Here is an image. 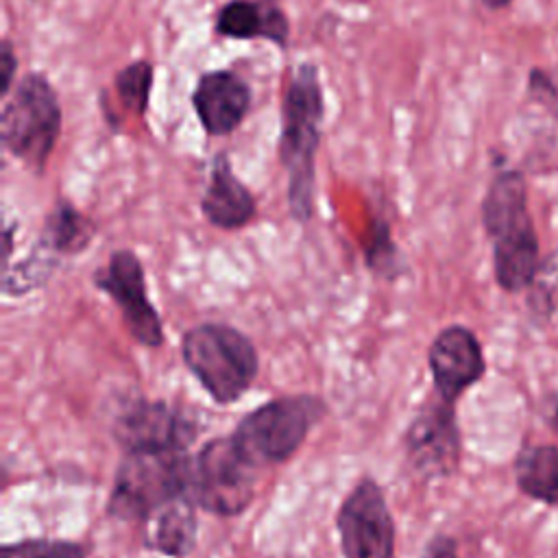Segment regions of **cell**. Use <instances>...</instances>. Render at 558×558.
I'll use <instances>...</instances> for the list:
<instances>
[{"label":"cell","instance_id":"obj_1","mask_svg":"<svg viewBox=\"0 0 558 558\" xmlns=\"http://www.w3.org/2000/svg\"><path fill=\"white\" fill-rule=\"evenodd\" d=\"M279 118L277 157L288 177V211L294 222L310 225L316 198V155L325 120V89L316 63L303 61L292 68L281 94Z\"/></svg>","mask_w":558,"mask_h":558},{"label":"cell","instance_id":"obj_2","mask_svg":"<svg viewBox=\"0 0 558 558\" xmlns=\"http://www.w3.org/2000/svg\"><path fill=\"white\" fill-rule=\"evenodd\" d=\"M482 227L493 248V275L504 292L527 290L541 266V244L527 207L523 172L501 168L493 174L482 205Z\"/></svg>","mask_w":558,"mask_h":558},{"label":"cell","instance_id":"obj_3","mask_svg":"<svg viewBox=\"0 0 558 558\" xmlns=\"http://www.w3.org/2000/svg\"><path fill=\"white\" fill-rule=\"evenodd\" d=\"M181 360L218 405L238 403L259 375V353L251 336L222 320L192 325L181 338Z\"/></svg>","mask_w":558,"mask_h":558},{"label":"cell","instance_id":"obj_4","mask_svg":"<svg viewBox=\"0 0 558 558\" xmlns=\"http://www.w3.org/2000/svg\"><path fill=\"white\" fill-rule=\"evenodd\" d=\"M61 129L63 109L50 78L41 72L22 74L9 98L2 100V148L41 177L59 144Z\"/></svg>","mask_w":558,"mask_h":558},{"label":"cell","instance_id":"obj_5","mask_svg":"<svg viewBox=\"0 0 558 558\" xmlns=\"http://www.w3.org/2000/svg\"><path fill=\"white\" fill-rule=\"evenodd\" d=\"M190 451H126L116 466L105 510L116 521L142 525L159 506L190 493Z\"/></svg>","mask_w":558,"mask_h":558},{"label":"cell","instance_id":"obj_6","mask_svg":"<svg viewBox=\"0 0 558 558\" xmlns=\"http://www.w3.org/2000/svg\"><path fill=\"white\" fill-rule=\"evenodd\" d=\"M327 412L329 405L318 395H281L246 412L235 423L231 438L257 466L283 464L303 447Z\"/></svg>","mask_w":558,"mask_h":558},{"label":"cell","instance_id":"obj_7","mask_svg":"<svg viewBox=\"0 0 558 558\" xmlns=\"http://www.w3.org/2000/svg\"><path fill=\"white\" fill-rule=\"evenodd\" d=\"M259 469L229 436H216L192 456L190 495L214 517L244 514L255 501Z\"/></svg>","mask_w":558,"mask_h":558},{"label":"cell","instance_id":"obj_8","mask_svg":"<svg viewBox=\"0 0 558 558\" xmlns=\"http://www.w3.org/2000/svg\"><path fill=\"white\" fill-rule=\"evenodd\" d=\"M401 449L408 469L421 482L447 480L460 471L462 432L456 403L432 392L410 418Z\"/></svg>","mask_w":558,"mask_h":558},{"label":"cell","instance_id":"obj_9","mask_svg":"<svg viewBox=\"0 0 558 558\" xmlns=\"http://www.w3.org/2000/svg\"><path fill=\"white\" fill-rule=\"evenodd\" d=\"M336 532L342 558H395L397 523L384 486L362 475L340 501Z\"/></svg>","mask_w":558,"mask_h":558},{"label":"cell","instance_id":"obj_10","mask_svg":"<svg viewBox=\"0 0 558 558\" xmlns=\"http://www.w3.org/2000/svg\"><path fill=\"white\" fill-rule=\"evenodd\" d=\"M92 283L116 303L133 342L146 349H159L163 344V318L150 301L146 270L135 251H111L107 264L92 272Z\"/></svg>","mask_w":558,"mask_h":558},{"label":"cell","instance_id":"obj_11","mask_svg":"<svg viewBox=\"0 0 558 558\" xmlns=\"http://www.w3.org/2000/svg\"><path fill=\"white\" fill-rule=\"evenodd\" d=\"M196 423L163 399L135 397L116 412L111 436L122 453L126 451H190L196 440Z\"/></svg>","mask_w":558,"mask_h":558},{"label":"cell","instance_id":"obj_12","mask_svg":"<svg viewBox=\"0 0 558 558\" xmlns=\"http://www.w3.org/2000/svg\"><path fill=\"white\" fill-rule=\"evenodd\" d=\"M427 366L434 392L449 403H458V399L486 375L482 342L466 325L451 323L432 338Z\"/></svg>","mask_w":558,"mask_h":558},{"label":"cell","instance_id":"obj_13","mask_svg":"<svg viewBox=\"0 0 558 558\" xmlns=\"http://www.w3.org/2000/svg\"><path fill=\"white\" fill-rule=\"evenodd\" d=\"M190 105L207 137H229L251 111L253 87L231 68L207 70L198 76Z\"/></svg>","mask_w":558,"mask_h":558},{"label":"cell","instance_id":"obj_14","mask_svg":"<svg viewBox=\"0 0 558 558\" xmlns=\"http://www.w3.org/2000/svg\"><path fill=\"white\" fill-rule=\"evenodd\" d=\"M201 214L218 231H240L257 216V198L235 174L231 155L218 150L209 161V177L201 196Z\"/></svg>","mask_w":558,"mask_h":558},{"label":"cell","instance_id":"obj_15","mask_svg":"<svg viewBox=\"0 0 558 558\" xmlns=\"http://www.w3.org/2000/svg\"><path fill=\"white\" fill-rule=\"evenodd\" d=\"M290 17L279 0H229L214 17V33L225 39H264L281 50L290 41Z\"/></svg>","mask_w":558,"mask_h":558},{"label":"cell","instance_id":"obj_16","mask_svg":"<svg viewBox=\"0 0 558 558\" xmlns=\"http://www.w3.org/2000/svg\"><path fill=\"white\" fill-rule=\"evenodd\" d=\"M198 510L190 493L159 506L142 523L144 547L168 558L190 556L198 543Z\"/></svg>","mask_w":558,"mask_h":558},{"label":"cell","instance_id":"obj_17","mask_svg":"<svg viewBox=\"0 0 558 558\" xmlns=\"http://www.w3.org/2000/svg\"><path fill=\"white\" fill-rule=\"evenodd\" d=\"M98 233L92 216L81 211L70 198L57 196L46 211L37 242L54 257H76L85 253Z\"/></svg>","mask_w":558,"mask_h":558},{"label":"cell","instance_id":"obj_18","mask_svg":"<svg viewBox=\"0 0 558 558\" xmlns=\"http://www.w3.org/2000/svg\"><path fill=\"white\" fill-rule=\"evenodd\" d=\"M519 490L532 501L558 504V445H523L512 462Z\"/></svg>","mask_w":558,"mask_h":558},{"label":"cell","instance_id":"obj_19","mask_svg":"<svg viewBox=\"0 0 558 558\" xmlns=\"http://www.w3.org/2000/svg\"><path fill=\"white\" fill-rule=\"evenodd\" d=\"M364 264L375 277L386 281H395L405 272V262L392 238L386 214H377L371 220L368 240L364 244Z\"/></svg>","mask_w":558,"mask_h":558},{"label":"cell","instance_id":"obj_20","mask_svg":"<svg viewBox=\"0 0 558 558\" xmlns=\"http://www.w3.org/2000/svg\"><path fill=\"white\" fill-rule=\"evenodd\" d=\"M155 83V65L148 59H135L113 74V92L122 109L135 118H144L150 107Z\"/></svg>","mask_w":558,"mask_h":558},{"label":"cell","instance_id":"obj_21","mask_svg":"<svg viewBox=\"0 0 558 558\" xmlns=\"http://www.w3.org/2000/svg\"><path fill=\"white\" fill-rule=\"evenodd\" d=\"M54 266H57V257L37 242L24 259L15 262L13 266H4V272H2L4 296L20 299L31 294L33 290H39L41 286H46V281L54 272Z\"/></svg>","mask_w":558,"mask_h":558},{"label":"cell","instance_id":"obj_22","mask_svg":"<svg viewBox=\"0 0 558 558\" xmlns=\"http://www.w3.org/2000/svg\"><path fill=\"white\" fill-rule=\"evenodd\" d=\"M89 545L72 538H20L2 545L0 558H89Z\"/></svg>","mask_w":558,"mask_h":558},{"label":"cell","instance_id":"obj_23","mask_svg":"<svg viewBox=\"0 0 558 558\" xmlns=\"http://www.w3.org/2000/svg\"><path fill=\"white\" fill-rule=\"evenodd\" d=\"M527 310L536 320H547L558 312V251L541 262L527 286Z\"/></svg>","mask_w":558,"mask_h":558},{"label":"cell","instance_id":"obj_24","mask_svg":"<svg viewBox=\"0 0 558 558\" xmlns=\"http://www.w3.org/2000/svg\"><path fill=\"white\" fill-rule=\"evenodd\" d=\"M525 96L558 120V65H534L525 78Z\"/></svg>","mask_w":558,"mask_h":558},{"label":"cell","instance_id":"obj_25","mask_svg":"<svg viewBox=\"0 0 558 558\" xmlns=\"http://www.w3.org/2000/svg\"><path fill=\"white\" fill-rule=\"evenodd\" d=\"M17 54H15V46L9 37L0 39V98H9V94L13 92L15 83H17Z\"/></svg>","mask_w":558,"mask_h":558},{"label":"cell","instance_id":"obj_26","mask_svg":"<svg viewBox=\"0 0 558 558\" xmlns=\"http://www.w3.org/2000/svg\"><path fill=\"white\" fill-rule=\"evenodd\" d=\"M421 558H460L458 556V541L451 534L438 532L425 543V547L421 551Z\"/></svg>","mask_w":558,"mask_h":558},{"label":"cell","instance_id":"obj_27","mask_svg":"<svg viewBox=\"0 0 558 558\" xmlns=\"http://www.w3.org/2000/svg\"><path fill=\"white\" fill-rule=\"evenodd\" d=\"M98 111L102 116V122L105 126L111 131V133H120L122 131V116L113 109L111 100H109V94L105 89L98 92Z\"/></svg>","mask_w":558,"mask_h":558},{"label":"cell","instance_id":"obj_28","mask_svg":"<svg viewBox=\"0 0 558 558\" xmlns=\"http://www.w3.org/2000/svg\"><path fill=\"white\" fill-rule=\"evenodd\" d=\"M541 414H543V418H545L549 425H554V427L558 429V392H551V395L545 397L543 408H541Z\"/></svg>","mask_w":558,"mask_h":558},{"label":"cell","instance_id":"obj_29","mask_svg":"<svg viewBox=\"0 0 558 558\" xmlns=\"http://www.w3.org/2000/svg\"><path fill=\"white\" fill-rule=\"evenodd\" d=\"M480 2H482V7L488 9V11H501V9L510 7L514 0H480Z\"/></svg>","mask_w":558,"mask_h":558}]
</instances>
